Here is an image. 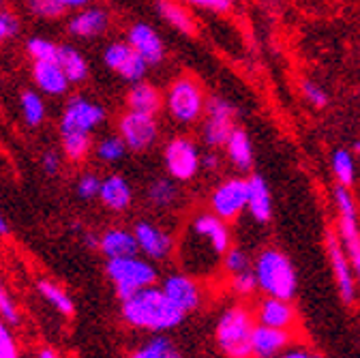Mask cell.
<instances>
[{"label":"cell","mask_w":360,"mask_h":358,"mask_svg":"<svg viewBox=\"0 0 360 358\" xmlns=\"http://www.w3.org/2000/svg\"><path fill=\"white\" fill-rule=\"evenodd\" d=\"M324 249L326 255L330 260V268H333V275L339 288V296L345 305H354L358 298V286H356V275H354V268L349 264V257L343 249V243L339 238V234L335 230H326L324 234Z\"/></svg>","instance_id":"4fadbf2b"},{"label":"cell","mask_w":360,"mask_h":358,"mask_svg":"<svg viewBox=\"0 0 360 358\" xmlns=\"http://www.w3.org/2000/svg\"><path fill=\"white\" fill-rule=\"evenodd\" d=\"M185 249H189L187 271H204L232 247V234L228 221H223L214 212H200L189 221V230L185 236Z\"/></svg>","instance_id":"7a4b0ae2"},{"label":"cell","mask_w":360,"mask_h":358,"mask_svg":"<svg viewBox=\"0 0 360 358\" xmlns=\"http://www.w3.org/2000/svg\"><path fill=\"white\" fill-rule=\"evenodd\" d=\"M99 238H101V234H95V232H84V236H82V241L88 249H97V251H99Z\"/></svg>","instance_id":"f907efd6"},{"label":"cell","mask_w":360,"mask_h":358,"mask_svg":"<svg viewBox=\"0 0 360 358\" xmlns=\"http://www.w3.org/2000/svg\"><path fill=\"white\" fill-rule=\"evenodd\" d=\"M93 0H58V5L65 9V11H79L84 7H88Z\"/></svg>","instance_id":"c3c4849f"},{"label":"cell","mask_w":360,"mask_h":358,"mask_svg":"<svg viewBox=\"0 0 360 358\" xmlns=\"http://www.w3.org/2000/svg\"><path fill=\"white\" fill-rule=\"evenodd\" d=\"M60 46L52 39L45 37H30L24 46V52L28 54L30 63H45V60H58Z\"/></svg>","instance_id":"e575fe53"},{"label":"cell","mask_w":360,"mask_h":358,"mask_svg":"<svg viewBox=\"0 0 360 358\" xmlns=\"http://www.w3.org/2000/svg\"><path fill=\"white\" fill-rule=\"evenodd\" d=\"M174 343L165 335H150L142 345L131 352V358H169L174 354Z\"/></svg>","instance_id":"836d02e7"},{"label":"cell","mask_w":360,"mask_h":358,"mask_svg":"<svg viewBox=\"0 0 360 358\" xmlns=\"http://www.w3.org/2000/svg\"><path fill=\"white\" fill-rule=\"evenodd\" d=\"M236 118V108L223 97H210L206 101L204 110V120H202V142L217 151L223 148L232 131L236 129L234 124Z\"/></svg>","instance_id":"9c48e42d"},{"label":"cell","mask_w":360,"mask_h":358,"mask_svg":"<svg viewBox=\"0 0 360 358\" xmlns=\"http://www.w3.org/2000/svg\"><path fill=\"white\" fill-rule=\"evenodd\" d=\"M225 155L238 172H249L253 167V144L245 129L236 127L232 131V136L225 142Z\"/></svg>","instance_id":"484cf974"},{"label":"cell","mask_w":360,"mask_h":358,"mask_svg":"<svg viewBox=\"0 0 360 358\" xmlns=\"http://www.w3.org/2000/svg\"><path fill=\"white\" fill-rule=\"evenodd\" d=\"M37 358H60V356H58V352L54 347H41Z\"/></svg>","instance_id":"816d5d0a"},{"label":"cell","mask_w":360,"mask_h":358,"mask_svg":"<svg viewBox=\"0 0 360 358\" xmlns=\"http://www.w3.org/2000/svg\"><path fill=\"white\" fill-rule=\"evenodd\" d=\"M127 41L148 63V67H157L165 60V43L150 24L146 22L131 24L127 30Z\"/></svg>","instance_id":"ac0fdd59"},{"label":"cell","mask_w":360,"mask_h":358,"mask_svg":"<svg viewBox=\"0 0 360 358\" xmlns=\"http://www.w3.org/2000/svg\"><path fill=\"white\" fill-rule=\"evenodd\" d=\"M292 345V333L283 328L262 326L255 322L251 337V356L253 358H275Z\"/></svg>","instance_id":"44dd1931"},{"label":"cell","mask_w":360,"mask_h":358,"mask_svg":"<svg viewBox=\"0 0 360 358\" xmlns=\"http://www.w3.org/2000/svg\"><path fill=\"white\" fill-rule=\"evenodd\" d=\"M230 288L236 296L240 298H249L253 296L259 288H257V277L253 273V268H249V271L245 273H238V275H232L230 277Z\"/></svg>","instance_id":"ab89813d"},{"label":"cell","mask_w":360,"mask_h":358,"mask_svg":"<svg viewBox=\"0 0 360 358\" xmlns=\"http://www.w3.org/2000/svg\"><path fill=\"white\" fill-rule=\"evenodd\" d=\"M30 77L37 91L45 97H65L69 93L71 82L58 60L32 63Z\"/></svg>","instance_id":"d6986e66"},{"label":"cell","mask_w":360,"mask_h":358,"mask_svg":"<svg viewBox=\"0 0 360 358\" xmlns=\"http://www.w3.org/2000/svg\"><path fill=\"white\" fill-rule=\"evenodd\" d=\"M169 358H183V356H178V354H176V352H174V354H172V356H169Z\"/></svg>","instance_id":"11a10c76"},{"label":"cell","mask_w":360,"mask_h":358,"mask_svg":"<svg viewBox=\"0 0 360 358\" xmlns=\"http://www.w3.org/2000/svg\"><path fill=\"white\" fill-rule=\"evenodd\" d=\"M9 221H7V217H5V212L0 210V236H7L9 234Z\"/></svg>","instance_id":"f5cc1de1"},{"label":"cell","mask_w":360,"mask_h":358,"mask_svg":"<svg viewBox=\"0 0 360 358\" xmlns=\"http://www.w3.org/2000/svg\"><path fill=\"white\" fill-rule=\"evenodd\" d=\"M247 200H249L247 178H228V181L219 183L210 193V212H214L223 221H232L243 210H247Z\"/></svg>","instance_id":"5bb4252c"},{"label":"cell","mask_w":360,"mask_h":358,"mask_svg":"<svg viewBox=\"0 0 360 358\" xmlns=\"http://www.w3.org/2000/svg\"><path fill=\"white\" fill-rule=\"evenodd\" d=\"M333 200L337 206V215H339V238L343 243V249L349 257V264L354 268L356 281H360V223H358V208H356V200L349 193L347 187L337 185L333 191Z\"/></svg>","instance_id":"52a82bcc"},{"label":"cell","mask_w":360,"mask_h":358,"mask_svg":"<svg viewBox=\"0 0 360 358\" xmlns=\"http://www.w3.org/2000/svg\"><path fill=\"white\" fill-rule=\"evenodd\" d=\"M157 11L159 15L178 32H183L187 37H193L198 30L195 18L187 11V7L178 0H157Z\"/></svg>","instance_id":"4316f807"},{"label":"cell","mask_w":360,"mask_h":358,"mask_svg":"<svg viewBox=\"0 0 360 358\" xmlns=\"http://www.w3.org/2000/svg\"><path fill=\"white\" fill-rule=\"evenodd\" d=\"M3 318H0V358H20V347L18 341Z\"/></svg>","instance_id":"ee69618b"},{"label":"cell","mask_w":360,"mask_h":358,"mask_svg":"<svg viewBox=\"0 0 360 358\" xmlns=\"http://www.w3.org/2000/svg\"><path fill=\"white\" fill-rule=\"evenodd\" d=\"M3 3H5V0H0V5H3Z\"/></svg>","instance_id":"9f6ffc18"},{"label":"cell","mask_w":360,"mask_h":358,"mask_svg":"<svg viewBox=\"0 0 360 358\" xmlns=\"http://www.w3.org/2000/svg\"><path fill=\"white\" fill-rule=\"evenodd\" d=\"M161 290L169 296V300L183 309L187 316L193 311H198L202 307V288L195 281V277H191L189 273H174L167 275L161 283Z\"/></svg>","instance_id":"e0dca14e"},{"label":"cell","mask_w":360,"mask_h":358,"mask_svg":"<svg viewBox=\"0 0 360 358\" xmlns=\"http://www.w3.org/2000/svg\"><path fill=\"white\" fill-rule=\"evenodd\" d=\"M354 151H356V153H358V155H360V140H358V142H356V144H354Z\"/></svg>","instance_id":"db71d44e"},{"label":"cell","mask_w":360,"mask_h":358,"mask_svg":"<svg viewBox=\"0 0 360 358\" xmlns=\"http://www.w3.org/2000/svg\"><path fill=\"white\" fill-rule=\"evenodd\" d=\"M223 268H225V273L232 277V275H238V273H245L249 268H253V262L245 249L230 247V251L223 255Z\"/></svg>","instance_id":"f35d334b"},{"label":"cell","mask_w":360,"mask_h":358,"mask_svg":"<svg viewBox=\"0 0 360 358\" xmlns=\"http://www.w3.org/2000/svg\"><path fill=\"white\" fill-rule=\"evenodd\" d=\"M99 251L103 253V257L116 260V257L138 255L140 253V247H138V241H135L133 230H127V228H110L99 238Z\"/></svg>","instance_id":"cb8c5ba5"},{"label":"cell","mask_w":360,"mask_h":358,"mask_svg":"<svg viewBox=\"0 0 360 358\" xmlns=\"http://www.w3.org/2000/svg\"><path fill=\"white\" fill-rule=\"evenodd\" d=\"M133 234H135V241H138L140 253L150 260H165L176 247V241L167 230H163L161 226L146 219L135 223Z\"/></svg>","instance_id":"2e32d148"},{"label":"cell","mask_w":360,"mask_h":358,"mask_svg":"<svg viewBox=\"0 0 360 358\" xmlns=\"http://www.w3.org/2000/svg\"><path fill=\"white\" fill-rule=\"evenodd\" d=\"M253 316H255V322L262 326L290 331L296 324V307L292 305V300H285V298L264 296L255 305Z\"/></svg>","instance_id":"ffe728a7"},{"label":"cell","mask_w":360,"mask_h":358,"mask_svg":"<svg viewBox=\"0 0 360 358\" xmlns=\"http://www.w3.org/2000/svg\"><path fill=\"white\" fill-rule=\"evenodd\" d=\"M118 136L133 153H144L159 140V120L153 114L127 110L118 118Z\"/></svg>","instance_id":"8fae6325"},{"label":"cell","mask_w":360,"mask_h":358,"mask_svg":"<svg viewBox=\"0 0 360 358\" xmlns=\"http://www.w3.org/2000/svg\"><path fill=\"white\" fill-rule=\"evenodd\" d=\"M202 165H204L208 172H217V170H219V165H221V157H219V155H214V153H208V155H204V157H202Z\"/></svg>","instance_id":"681fc988"},{"label":"cell","mask_w":360,"mask_h":358,"mask_svg":"<svg viewBox=\"0 0 360 358\" xmlns=\"http://www.w3.org/2000/svg\"><path fill=\"white\" fill-rule=\"evenodd\" d=\"M99 202L112 212H124L133 202V189L127 178L120 174L105 176L99 191Z\"/></svg>","instance_id":"7402d4cb"},{"label":"cell","mask_w":360,"mask_h":358,"mask_svg":"<svg viewBox=\"0 0 360 358\" xmlns=\"http://www.w3.org/2000/svg\"><path fill=\"white\" fill-rule=\"evenodd\" d=\"M101 183L103 178L95 172H82L79 178L75 181V196L84 202H90L99 198V191H101Z\"/></svg>","instance_id":"8d00e7d4"},{"label":"cell","mask_w":360,"mask_h":358,"mask_svg":"<svg viewBox=\"0 0 360 358\" xmlns=\"http://www.w3.org/2000/svg\"><path fill=\"white\" fill-rule=\"evenodd\" d=\"M103 65L118 75L120 79L135 84V82H142L148 73V63L135 52L129 41H112L103 48Z\"/></svg>","instance_id":"7c38bea8"},{"label":"cell","mask_w":360,"mask_h":358,"mask_svg":"<svg viewBox=\"0 0 360 358\" xmlns=\"http://www.w3.org/2000/svg\"><path fill=\"white\" fill-rule=\"evenodd\" d=\"M37 292L39 296L48 302L52 309H56L60 316L65 318H71L75 313V302L73 298L69 296V292H65L58 283L50 281V279H39L37 281Z\"/></svg>","instance_id":"83f0119b"},{"label":"cell","mask_w":360,"mask_h":358,"mask_svg":"<svg viewBox=\"0 0 360 358\" xmlns=\"http://www.w3.org/2000/svg\"><path fill=\"white\" fill-rule=\"evenodd\" d=\"M163 163H165L169 178H174L176 183H189L200 174L202 155L193 140H189L185 136H178L165 144Z\"/></svg>","instance_id":"30bf717a"},{"label":"cell","mask_w":360,"mask_h":358,"mask_svg":"<svg viewBox=\"0 0 360 358\" xmlns=\"http://www.w3.org/2000/svg\"><path fill=\"white\" fill-rule=\"evenodd\" d=\"M300 93L304 97V101L309 106H313L315 110H322L328 106V93L324 91V88L318 84V82H313V79H302L300 82Z\"/></svg>","instance_id":"60d3db41"},{"label":"cell","mask_w":360,"mask_h":358,"mask_svg":"<svg viewBox=\"0 0 360 358\" xmlns=\"http://www.w3.org/2000/svg\"><path fill=\"white\" fill-rule=\"evenodd\" d=\"M105 275L116 292V296L120 300L138 294L144 288L157 286L159 279V271L157 268L138 255L131 257H116V260H108L105 262Z\"/></svg>","instance_id":"8992f818"},{"label":"cell","mask_w":360,"mask_h":358,"mask_svg":"<svg viewBox=\"0 0 360 358\" xmlns=\"http://www.w3.org/2000/svg\"><path fill=\"white\" fill-rule=\"evenodd\" d=\"M60 151L69 163H82L95 151L93 136H88V133H60Z\"/></svg>","instance_id":"f1b7e54d"},{"label":"cell","mask_w":360,"mask_h":358,"mask_svg":"<svg viewBox=\"0 0 360 358\" xmlns=\"http://www.w3.org/2000/svg\"><path fill=\"white\" fill-rule=\"evenodd\" d=\"M127 144L122 142V138L118 136V133H112V136H105L101 138L97 144H95V155L99 161L103 163H118L124 153H127Z\"/></svg>","instance_id":"d590c367"},{"label":"cell","mask_w":360,"mask_h":358,"mask_svg":"<svg viewBox=\"0 0 360 358\" xmlns=\"http://www.w3.org/2000/svg\"><path fill=\"white\" fill-rule=\"evenodd\" d=\"M127 110L157 116L163 110V93L146 79L135 82L127 93Z\"/></svg>","instance_id":"603a6c76"},{"label":"cell","mask_w":360,"mask_h":358,"mask_svg":"<svg viewBox=\"0 0 360 358\" xmlns=\"http://www.w3.org/2000/svg\"><path fill=\"white\" fill-rule=\"evenodd\" d=\"M28 13L39 20H60L67 11L58 5V0H24Z\"/></svg>","instance_id":"74e56055"},{"label":"cell","mask_w":360,"mask_h":358,"mask_svg":"<svg viewBox=\"0 0 360 358\" xmlns=\"http://www.w3.org/2000/svg\"><path fill=\"white\" fill-rule=\"evenodd\" d=\"M275 358H324V356H320L318 352H313L309 347H294V345H290L288 350H283Z\"/></svg>","instance_id":"7dc6e473"},{"label":"cell","mask_w":360,"mask_h":358,"mask_svg":"<svg viewBox=\"0 0 360 358\" xmlns=\"http://www.w3.org/2000/svg\"><path fill=\"white\" fill-rule=\"evenodd\" d=\"M120 316L131 328L163 335L183 324L187 313L169 300L161 286H150L120 300Z\"/></svg>","instance_id":"6da1fadb"},{"label":"cell","mask_w":360,"mask_h":358,"mask_svg":"<svg viewBox=\"0 0 360 358\" xmlns=\"http://www.w3.org/2000/svg\"><path fill=\"white\" fill-rule=\"evenodd\" d=\"M0 318H3L7 324L11 326H18L20 324V311H18V305L13 302L7 286L0 279Z\"/></svg>","instance_id":"b9f144b4"},{"label":"cell","mask_w":360,"mask_h":358,"mask_svg":"<svg viewBox=\"0 0 360 358\" xmlns=\"http://www.w3.org/2000/svg\"><path fill=\"white\" fill-rule=\"evenodd\" d=\"M63 167V153L56 151H45L41 155V170L48 176H56Z\"/></svg>","instance_id":"bcb514c9"},{"label":"cell","mask_w":360,"mask_h":358,"mask_svg":"<svg viewBox=\"0 0 360 358\" xmlns=\"http://www.w3.org/2000/svg\"><path fill=\"white\" fill-rule=\"evenodd\" d=\"M20 112H22V118L28 127L37 129L45 122V116H48V106H45V99L43 95L37 91H24L20 95Z\"/></svg>","instance_id":"4dcf8cb0"},{"label":"cell","mask_w":360,"mask_h":358,"mask_svg":"<svg viewBox=\"0 0 360 358\" xmlns=\"http://www.w3.org/2000/svg\"><path fill=\"white\" fill-rule=\"evenodd\" d=\"M206 93L202 84L191 75H178L169 82L163 93V108L167 116L178 124H193L204 116Z\"/></svg>","instance_id":"5b68a950"},{"label":"cell","mask_w":360,"mask_h":358,"mask_svg":"<svg viewBox=\"0 0 360 358\" xmlns=\"http://www.w3.org/2000/svg\"><path fill=\"white\" fill-rule=\"evenodd\" d=\"M105 108L86 95H73L60 114V133H93L105 122Z\"/></svg>","instance_id":"ba28073f"},{"label":"cell","mask_w":360,"mask_h":358,"mask_svg":"<svg viewBox=\"0 0 360 358\" xmlns=\"http://www.w3.org/2000/svg\"><path fill=\"white\" fill-rule=\"evenodd\" d=\"M247 181H249L247 210L257 223H268L273 219V196H270V187L259 174H253Z\"/></svg>","instance_id":"d4e9b609"},{"label":"cell","mask_w":360,"mask_h":358,"mask_svg":"<svg viewBox=\"0 0 360 358\" xmlns=\"http://www.w3.org/2000/svg\"><path fill=\"white\" fill-rule=\"evenodd\" d=\"M180 3L189 7H198V9H206V11H214V13H225L232 7V0H180Z\"/></svg>","instance_id":"f6af8a7d"},{"label":"cell","mask_w":360,"mask_h":358,"mask_svg":"<svg viewBox=\"0 0 360 358\" xmlns=\"http://www.w3.org/2000/svg\"><path fill=\"white\" fill-rule=\"evenodd\" d=\"M58 63L65 69V73H67V77H69L71 84L86 82V77L90 73V67H88V60L82 56L79 50H75L73 46H60V50H58Z\"/></svg>","instance_id":"f546056e"},{"label":"cell","mask_w":360,"mask_h":358,"mask_svg":"<svg viewBox=\"0 0 360 358\" xmlns=\"http://www.w3.org/2000/svg\"><path fill=\"white\" fill-rule=\"evenodd\" d=\"M20 30H22L20 18L13 11L0 7V43H7V41L15 39L20 34Z\"/></svg>","instance_id":"7bdbcfd3"},{"label":"cell","mask_w":360,"mask_h":358,"mask_svg":"<svg viewBox=\"0 0 360 358\" xmlns=\"http://www.w3.org/2000/svg\"><path fill=\"white\" fill-rule=\"evenodd\" d=\"M253 328H255V316L247 305L234 302L230 307H225L214 328L219 350L228 358H253L251 356Z\"/></svg>","instance_id":"3957f363"},{"label":"cell","mask_w":360,"mask_h":358,"mask_svg":"<svg viewBox=\"0 0 360 358\" xmlns=\"http://www.w3.org/2000/svg\"><path fill=\"white\" fill-rule=\"evenodd\" d=\"M146 200L155 208H172L178 202V187L174 178H155L146 189Z\"/></svg>","instance_id":"1f68e13d"},{"label":"cell","mask_w":360,"mask_h":358,"mask_svg":"<svg viewBox=\"0 0 360 358\" xmlns=\"http://www.w3.org/2000/svg\"><path fill=\"white\" fill-rule=\"evenodd\" d=\"M333 174L337 178V185H343V187H352L354 181H356V161H354V155L347 151V148H337L333 153Z\"/></svg>","instance_id":"d6a6232c"},{"label":"cell","mask_w":360,"mask_h":358,"mask_svg":"<svg viewBox=\"0 0 360 358\" xmlns=\"http://www.w3.org/2000/svg\"><path fill=\"white\" fill-rule=\"evenodd\" d=\"M112 26V15L103 7L88 5L79 11H73V15L67 20V32L82 41H93L103 37Z\"/></svg>","instance_id":"9a60e30c"},{"label":"cell","mask_w":360,"mask_h":358,"mask_svg":"<svg viewBox=\"0 0 360 358\" xmlns=\"http://www.w3.org/2000/svg\"><path fill=\"white\" fill-rule=\"evenodd\" d=\"M253 273L257 277V288L266 296L285 298V300L294 298L298 288V277L292 260L283 251L275 247L259 251L257 257L253 260Z\"/></svg>","instance_id":"277c9868"}]
</instances>
